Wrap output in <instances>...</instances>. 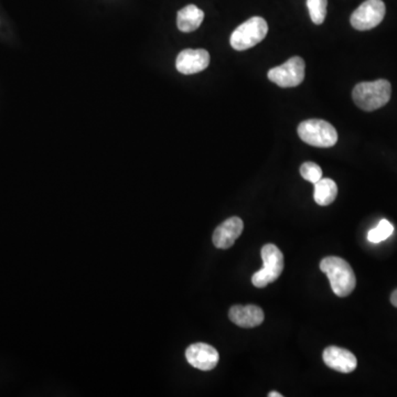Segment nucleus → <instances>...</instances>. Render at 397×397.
Listing matches in <instances>:
<instances>
[{
    "mask_svg": "<svg viewBox=\"0 0 397 397\" xmlns=\"http://www.w3.org/2000/svg\"><path fill=\"white\" fill-rule=\"evenodd\" d=\"M320 270L328 276L331 288L337 296L343 298L355 291L357 278L347 261L329 256L320 263Z\"/></svg>",
    "mask_w": 397,
    "mask_h": 397,
    "instance_id": "obj_1",
    "label": "nucleus"
},
{
    "mask_svg": "<svg viewBox=\"0 0 397 397\" xmlns=\"http://www.w3.org/2000/svg\"><path fill=\"white\" fill-rule=\"evenodd\" d=\"M391 95L392 86L387 80L359 83L352 92L355 105L366 112H373L385 106L391 99Z\"/></svg>",
    "mask_w": 397,
    "mask_h": 397,
    "instance_id": "obj_2",
    "label": "nucleus"
},
{
    "mask_svg": "<svg viewBox=\"0 0 397 397\" xmlns=\"http://www.w3.org/2000/svg\"><path fill=\"white\" fill-rule=\"evenodd\" d=\"M298 135L310 146L329 148L338 142L336 128L323 120H308L298 126Z\"/></svg>",
    "mask_w": 397,
    "mask_h": 397,
    "instance_id": "obj_3",
    "label": "nucleus"
},
{
    "mask_svg": "<svg viewBox=\"0 0 397 397\" xmlns=\"http://www.w3.org/2000/svg\"><path fill=\"white\" fill-rule=\"evenodd\" d=\"M268 24L261 17H253L238 26L231 35V46L238 51L248 50L264 40Z\"/></svg>",
    "mask_w": 397,
    "mask_h": 397,
    "instance_id": "obj_4",
    "label": "nucleus"
},
{
    "mask_svg": "<svg viewBox=\"0 0 397 397\" xmlns=\"http://www.w3.org/2000/svg\"><path fill=\"white\" fill-rule=\"evenodd\" d=\"M261 259L264 266L252 277L255 287L264 288L279 278L284 270V256L279 248L274 244H266L261 248Z\"/></svg>",
    "mask_w": 397,
    "mask_h": 397,
    "instance_id": "obj_5",
    "label": "nucleus"
},
{
    "mask_svg": "<svg viewBox=\"0 0 397 397\" xmlns=\"http://www.w3.org/2000/svg\"><path fill=\"white\" fill-rule=\"evenodd\" d=\"M385 11V3L382 0H366L353 11L350 22L359 31L373 29L383 22Z\"/></svg>",
    "mask_w": 397,
    "mask_h": 397,
    "instance_id": "obj_6",
    "label": "nucleus"
},
{
    "mask_svg": "<svg viewBox=\"0 0 397 397\" xmlns=\"http://www.w3.org/2000/svg\"><path fill=\"white\" fill-rule=\"evenodd\" d=\"M306 64L300 56H293L279 67L268 71V79L280 88H295L302 84L305 79Z\"/></svg>",
    "mask_w": 397,
    "mask_h": 397,
    "instance_id": "obj_7",
    "label": "nucleus"
},
{
    "mask_svg": "<svg viewBox=\"0 0 397 397\" xmlns=\"http://www.w3.org/2000/svg\"><path fill=\"white\" fill-rule=\"evenodd\" d=\"M186 357L190 366L201 371L213 370L220 360L219 352L216 348L202 342L191 344L186 350Z\"/></svg>",
    "mask_w": 397,
    "mask_h": 397,
    "instance_id": "obj_8",
    "label": "nucleus"
},
{
    "mask_svg": "<svg viewBox=\"0 0 397 397\" xmlns=\"http://www.w3.org/2000/svg\"><path fill=\"white\" fill-rule=\"evenodd\" d=\"M210 64V54L204 49H186L179 54L176 67L182 74L190 75L201 72Z\"/></svg>",
    "mask_w": 397,
    "mask_h": 397,
    "instance_id": "obj_9",
    "label": "nucleus"
},
{
    "mask_svg": "<svg viewBox=\"0 0 397 397\" xmlns=\"http://www.w3.org/2000/svg\"><path fill=\"white\" fill-rule=\"evenodd\" d=\"M323 359L325 366L340 373H352L357 366L355 355L349 350L342 348H327L323 351Z\"/></svg>",
    "mask_w": 397,
    "mask_h": 397,
    "instance_id": "obj_10",
    "label": "nucleus"
},
{
    "mask_svg": "<svg viewBox=\"0 0 397 397\" xmlns=\"http://www.w3.org/2000/svg\"><path fill=\"white\" fill-rule=\"evenodd\" d=\"M244 229V223L238 216L225 220L216 227L213 233V244L216 248L227 250L234 245Z\"/></svg>",
    "mask_w": 397,
    "mask_h": 397,
    "instance_id": "obj_11",
    "label": "nucleus"
},
{
    "mask_svg": "<svg viewBox=\"0 0 397 397\" xmlns=\"http://www.w3.org/2000/svg\"><path fill=\"white\" fill-rule=\"evenodd\" d=\"M229 318L233 323L241 328H255L263 323L265 319L264 311L259 306L248 305L233 306L229 311Z\"/></svg>",
    "mask_w": 397,
    "mask_h": 397,
    "instance_id": "obj_12",
    "label": "nucleus"
},
{
    "mask_svg": "<svg viewBox=\"0 0 397 397\" xmlns=\"http://www.w3.org/2000/svg\"><path fill=\"white\" fill-rule=\"evenodd\" d=\"M204 19V13L197 6L188 5L179 11L177 17V26L182 32L195 31L200 27Z\"/></svg>",
    "mask_w": 397,
    "mask_h": 397,
    "instance_id": "obj_13",
    "label": "nucleus"
},
{
    "mask_svg": "<svg viewBox=\"0 0 397 397\" xmlns=\"http://www.w3.org/2000/svg\"><path fill=\"white\" fill-rule=\"evenodd\" d=\"M338 187L332 179L321 178L315 184L314 197L317 204L321 206H330L336 200Z\"/></svg>",
    "mask_w": 397,
    "mask_h": 397,
    "instance_id": "obj_14",
    "label": "nucleus"
},
{
    "mask_svg": "<svg viewBox=\"0 0 397 397\" xmlns=\"http://www.w3.org/2000/svg\"><path fill=\"white\" fill-rule=\"evenodd\" d=\"M393 232H394V227H393L392 223L387 220H382L375 229H371L368 232V240L371 243L378 244V243L387 240L393 234Z\"/></svg>",
    "mask_w": 397,
    "mask_h": 397,
    "instance_id": "obj_15",
    "label": "nucleus"
},
{
    "mask_svg": "<svg viewBox=\"0 0 397 397\" xmlns=\"http://www.w3.org/2000/svg\"><path fill=\"white\" fill-rule=\"evenodd\" d=\"M327 6L328 0H307V7L314 24H323L327 16Z\"/></svg>",
    "mask_w": 397,
    "mask_h": 397,
    "instance_id": "obj_16",
    "label": "nucleus"
},
{
    "mask_svg": "<svg viewBox=\"0 0 397 397\" xmlns=\"http://www.w3.org/2000/svg\"><path fill=\"white\" fill-rule=\"evenodd\" d=\"M300 175L305 180L315 184L316 182L319 181L320 179L323 178V170L317 163L308 161V163H302V167H300Z\"/></svg>",
    "mask_w": 397,
    "mask_h": 397,
    "instance_id": "obj_17",
    "label": "nucleus"
},
{
    "mask_svg": "<svg viewBox=\"0 0 397 397\" xmlns=\"http://www.w3.org/2000/svg\"><path fill=\"white\" fill-rule=\"evenodd\" d=\"M391 302H392L393 306L397 308V289L393 291L392 295H391Z\"/></svg>",
    "mask_w": 397,
    "mask_h": 397,
    "instance_id": "obj_18",
    "label": "nucleus"
},
{
    "mask_svg": "<svg viewBox=\"0 0 397 397\" xmlns=\"http://www.w3.org/2000/svg\"><path fill=\"white\" fill-rule=\"evenodd\" d=\"M268 397H283V395L277 392H270V394H268Z\"/></svg>",
    "mask_w": 397,
    "mask_h": 397,
    "instance_id": "obj_19",
    "label": "nucleus"
}]
</instances>
